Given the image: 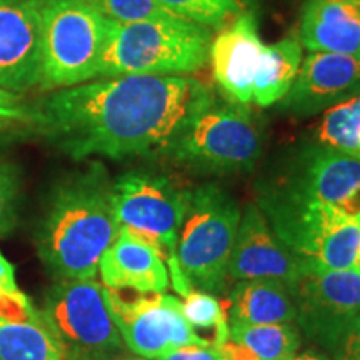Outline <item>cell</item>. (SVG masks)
<instances>
[{
	"label": "cell",
	"instance_id": "ba28073f",
	"mask_svg": "<svg viewBox=\"0 0 360 360\" xmlns=\"http://www.w3.org/2000/svg\"><path fill=\"white\" fill-rule=\"evenodd\" d=\"M42 90L92 82L112 20L84 0H42Z\"/></svg>",
	"mask_w": 360,
	"mask_h": 360
},
{
	"label": "cell",
	"instance_id": "d4e9b609",
	"mask_svg": "<svg viewBox=\"0 0 360 360\" xmlns=\"http://www.w3.org/2000/svg\"><path fill=\"white\" fill-rule=\"evenodd\" d=\"M172 15L222 29L244 12L240 0H157Z\"/></svg>",
	"mask_w": 360,
	"mask_h": 360
},
{
	"label": "cell",
	"instance_id": "5b68a950",
	"mask_svg": "<svg viewBox=\"0 0 360 360\" xmlns=\"http://www.w3.org/2000/svg\"><path fill=\"white\" fill-rule=\"evenodd\" d=\"M188 199L191 188L180 187L172 177L152 170H130L112 182V202L119 232L132 233L160 252L167 264L174 290L180 297L192 290L175 257Z\"/></svg>",
	"mask_w": 360,
	"mask_h": 360
},
{
	"label": "cell",
	"instance_id": "9c48e42d",
	"mask_svg": "<svg viewBox=\"0 0 360 360\" xmlns=\"http://www.w3.org/2000/svg\"><path fill=\"white\" fill-rule=\"evenodd\" d=\"M39 310L77 360H114L122 354L125 344L96 278L57 281Z\"/></svg>",
	"mask_w": 360,
	"mask_h": 360
},
{
	"label": "cell",
	"instance_id": "30bf717a",
	"mask_svg": "<svg viewBox=\"0 0 360 360\" xmlns=\"http://www.w3.org/2000/svg\"><path fill=\"white\" fill-rule=\"evenodd\" d=\"M290 294L300 334L332 357L360 312V272L309 262L290 285Z\"/></svg>",
	"mask_w": 360,
	"mask_h": 360
},
{
	"label": "cell",
	"instance_id": "9a60e30c",
	"mask_svg": "<svg viewBox=\"0 0 360 360\" xmlns=\"http://www.w3.org/2000/svg\"><path fill=\"white\" fill-rule=\"evenodd\" d=\"M360 94V57L309 52L278 109L292 115H315Z\"/></svg>",
	"mask_w": 360,
	"mask_h": 360
},
{
	"label": "cell",
	"instance_id": "277c9868",
	"mask_svg": "<svg viewBox=\"0 0 360 360\" xmlns=\"http://www.w3.org/2000/svg\"><path fill=\"white\" fill-rule=\"evenodd\" d=\"M257 205L276 236L300 259L326 269H355L360 212L305 200L259 180Z\"/></svg>",
	"mask_w": 360,
	"mask_h": 360
},
{
	"label": "cell",
	"instance_id": "ffe728a7",
	"mask_svg": "<svg viewBox=\"0 0 360 360\" xmlns=\"http://www.w3.org/2000/svg\"><path fill=\"white\" fill-rule=\"evenodd\" d=\"M0 360H77L37 310L32 317L0 315Z\"/></svg>",
	"mask_w": 360,
	"mask_h": 360
},
{
	"label": "cell",
	"instance_id": "4dcf8cb0",
	"mask_svg": "<svg viewBox=\"0 0 360 360\" xmlns=\"http://www.w3.org/2000/svg\"><path fill=\"white\" fill-rule=\"evenodd\" d=\"M146 360V359H142ZM152 360H222L219 347L214 345H187Z\"/></svg>",
	"mask_w": 360,
	"mask_h": 360
},
{
	"label": "cell",
	"instance_id": "5bb4252c",
	"mask_svg": "<svg viewBox=\"0 0 360 360\" xmlns=\"http://www.w3.org/2000/svg\"><path fill=\"white\" fill-rule=\"evenodd\" d=\"M42 0H0V87L22 94L42 79Z\"/></svg>",
	"mask_w": 360,
	"mask_h": 360
},
{
	"label": "cell",
	"instance_id": "484cf974",
	"mask_svg": "<svg viewBox=\"0 0 360 360\" xmlns=\"http://www.w3.org/2000/svg\"><path fill=\"white\" fill-rule=\"evenodd\" d=\"M103 17L119 24L157 19L167 15V11L157 0H84Z\"/></svg>",
	"mask_w": 360,
	"mask_h": 360
},
{
	"label": "cell",
	"instance_id": "52a82bcc",
	"mask_svg": "<svg viewBox=\"0 0 360 360\" xmlns=\"http://www.w3.org/2000/svg\"><path fill=\"white\" fill-rule=\"evenodd\" d=\"M262 148V130L249 107L215 98L170 143L164 159L199 174L247 172Z\"/></svg>",
	"mask_w": 360,
	"mask_h": 360
},
{
	"label": "cell",
	"instance_id": "d6a6232c",
	"mask_svg": "<svg viewBox=\"0 0 360 360\" xmlns=\"http://www.w3.org/2000/svg\"><path fill=\"white\" fill-rule=\"evenodd\" d=\"M355 269H357V270H359V272H360V254H359V259H357V264H355Z\"/></svg>",
	"mask_w": 360,
	"mask_h": 360
},
{
	"label": "cell",
	"instance_id": "8992f818",
	"mask_svg": "<svg viewBox=\"0 0 360 360\" xmlns=\"http://www.w3.org/2000/svg\"><path fill=\"white\" fill-rule=\"evenodd\" d=\"M240 217L237 200L222 187L205 184L191 188L175 257L192 289L210 294L224 289Z\"/></svg>",
	"mask_w": 360,
	"mask_h": 360
},
{
	"label": "cell",
	"instance_id": "7c38bea8",
	"mask_svg": "<svg viewBox=\"0 0 360 360\" xmlns=\"http://www.w3.org/2000/svg\"><path fill=\"white\" fill-rule=\"evenodd\" d=\"M265 180L300 199L360 212V159L319 142L294 148L281 172Z\"/></svg>",
	"mask_w": 360,
	"mask_h": 360
},
{
	"label": "cell",
	"instance_id": "603a6c76",
	"mask_svg": "<svg viewBox=\"0 0 360 360\" xmlns=\"http://www.w3.org/2000/svg\"><path fill=\"white\" fill-rule=\"evenodd\" d=\"M317 142L360 159V94L323 112Z\"/></svg>",
	"mask_w": 360,
	"mask_h": 360
},
{
	"label": "cell",
	"instance_id": "e0dca14e",
	"mask_svg": "<svg viewBox=\"0 0 360 360\" xmlns=\"http://www.w3.org/2000/svg\"><path fill=\"white\" fill-rule=\"evenodd\" d=\"M102 285L112 290H134L141 295L165 294L170 276L165 259L132 233L120 231L98 262Z\"/></svg>",
	"mask_w": 360,
	"mask_h": 360
},
{
	"label": "cell",
	"instance_id": "836d02e7",
	"mask_svg": "<svg viewBox=\"0 0 360 360\" xmlns=\"http://www.w3.org/2000/svg\"><path fill=\"white\" fill-rule=\"evenodd\" d=\"M355 360H360V359H355Z\"/></svg>",
	"mask_w": 360,
	"mask_h": 360
},
{
	"label": "cell",
	"instance_id": "83f0119b",
	"mask_svg": "<svg viewBox=\"0 0 360 360\" xmlns=\"http://www.w3.org/2000/svg\"><path fill=\"white\" fill-rule=\"evenodd\" d=\"M20 172L17 165L0 155V236L13 229L19 215Z\"/></svg>",
	"mask_w": 360,
	"mask_h": 360
},
{
	"label": "cell",
	"instance_id": "44dd1931",
	"mask_svg": "<svg viewBox=\"0 0 360 360\" xmlns=\"http://www.w3.org/2000/svg\"><path fill=\"white\" fill-rule=\"evenodd\" d=\"M302 64V45L299 39L287 37L265 45L252 85V102L259 107L276 105L287 96Z\"/></svg>",
	"mask_w": 360,
	"mask_h": 360
},
{
	"label": "cell",
	"instance_id": "1f68e13d",
	"mask_svg": "<svg viewBox=\"0 0 360 360\" xmlns=\"http://www.w3.org/2000/svg\"><path fill=\"white\" fill-rule=\"evenodd\" d=\"M289 360H332L330 355H326L319 350L310 349V350H304V352H297L294 357H290Z\"/></svg>",
	"mask_w": 360,
	"mask_h": 360
},
{
	"label": "cell",
	"instance_id": "7402d4cb",
	"mask_svg": "<svg viewBox=\"0 0 360 360\" xmlns=\"http://www.w3.org/2000/svg\"><path fill=\"white\" fill-rule=\"evenodd\" d=\"M229 340L244 345L257 360H289L300 350L295 323H229Z\"/></svg>",
	"mask_w": 360,
	"mask_h": 360
},
{
	"label": "cell",
	"instance_id": "ac0fdd59",
	"mask_svg": "<svg viewBox=\"0 0 360 360\" xmlns=\"http://www.w3.org/2000/svg\"><path fill=\"white\" fill-rule=\"evenodd\" d=\"M299 42L309 52L360 57V0H305Z\"/></svg>",
	"mask_w": 360,
	"mask_h": 360
},
{
	"label": "cell",
	"instance_id": "2e32d148",
	"mask_svg": "<svg viewBox=\"0 0 360 360\" xmlns=\"http://www.w3.org/2000/svg\"><path fill=\"white\" fill-rule=\"evenodd\" d=\"M264 47L252 12H242L212 39L209 57L212 75L229 102L245 107L252 103V85Z\"/></svg>",
	"mask_w": 360,
	"mask_h": 360
},
{
	"label": "cell",
	"instance_id": "3957f363",
	"mask_svg": "<svg viewBox=\"0 0 360 360\" xmlns=\"http://www.w3.org/2000/svg\"><path fill=\"white\" fill-rule=\"evenodd\" d=\"M212 30L177 15L119 24L103 49L97 79L122 75H191L210 57Z\"/></svg>",
	"mask_w": 360,
	"mask_h": 360
},
{
	"label": "cell",
	"instance_id": "8fae6325",
	"mask_svg": "<svg viewBox=\"0 0 360 360\" xmlns=\"http://www.w3.org/2000/svg\"><path fill=\"white\" fill-rule=\"evenodd\" d=\"M103 297L125 347L141 359H159L187 345H214L186 321L177 297L139 294L127 299L107 287H103Z\"/></svg>",
	"mask_w": 360,
	"mask_h": 360
},
{
	"label": "cell",
	"instance_id": "4316f807",
	"mask_svg": "<svg viewBox=\"0 0 360 360\" xmlns=\"http://www.w3.org/2000/svg\"><path fill=\"white\" fill-rule=\"evenodd\" d=\"M32 300L20 290L15 267L0 252V315L8 319H27L37 314Z\"/></svg>",
	"mask_w": 360,
	"mask_h": 360
},
{
	"label": "cell",
	"instance_id": "f1b7e54d",
	"mask_svg": "<svg viewBox=\"0 0 360 360\" xmlns=\"http://www.w3.org/2000/svg\"><path fill=\"white\" fill-rule=\"evenodd\" d=\"M19 124H37V109L29 107L22 94L0 87V129Z\"/></svg>",
	"mask_w": 360,
	"mask_h": 360
},
{
	"label": "cell",
	"instance_id": "4fadbf2b",
	"mask_svg": "<svg viewBox=\"0 0 360 360\" xmlns=\"http://www.w3.org/2000/svg\"><path fill=\"white\" fill-rule=\"evenodd\" d=\"M307 264L276 236L257 204L245 205L229 260L227 282L269 278L290 287Z\"/></svg>",
	"mask_w": 360,
	"mask_h": 360
},
{
	"label": "cell",
	"instance_id": "6da1fadb",
	"mask_svg": "<svg viewBox=\"0 0 360 360\" xmlns=\"http://www.w3.org/2000/svg\"><path fill=\"white\" fill-rule=\"evenodd\" d=\"M187 75H122L53 90L39 103L37 129L72 159L164 157L215 101Z\"/></svg>",
	"mask_w": 360,
	"mask_h": 360
},
{
	"label": "cell",
	"instance_id": "d6986e66",
	"mask_svg": "<svg viewBox=\"0 0 360 360\" xmlns=\"http://www.w3.org/2000/svg\"><path fill=\"white\" fill-rule=\"evenodd\" d=\"M227 317L229 323H295L290 287L269 278L233 282Z\"/></svg>",
	"mask_w": 360,
	"mask_h": 360
},
{
	"label": "cell",
	"instance_id": "cb8c5ba5",
	"mask_svg": "<svg viewBox=\"0 0 360 360\" xmlns=\"http://www.w3.org/2000/svg\"><path fill=\"white\" fill-rule=\"evenodd\" d=\"M186 321L199 334V330H212L215 347L229 340V317L219 299L210 292L192 289L180 300Z\"/></svg>",
	"mask_w": 360,
	"mask_h": 360
},
{
	"label": "cell",
	"instance_id": "f546056e",
	"mask_svg": "<svg viewBox=\"0 0 360 360\" xmlns=\"http://www.w3.org/2000/svg\"><path fill=\"white\" fill-rule=\"evenodd\" d=\"M360 359V312L350 323L339 347L332 354V360H355Z\"/></svg>",
	"mask_w": 360,
	"mask_h": 360
},
{
	"label": "cell",
	"instance_id": "7a4b0ae2",
	"mask_svg": "<svg viewBox=\"0 0 360 360\" xmlns=\"http://www.w3.org/2000/svg\"><path fill=\"white\" fill-rule=\"evenodd\" d=\"M112 182L101 162H92L52 188L35 242L57 281L97 277L103 252L119 236Z\"/></svg>",
	"mask_w": 360,
	"mask_h": 360
}]
</instances>
